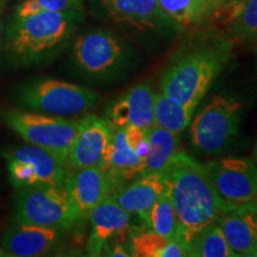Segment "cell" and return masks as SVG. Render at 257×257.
<instances>
[{"label":"cell","mask_w":257,"mask_h":257,"mask_svg":"<svg viewBox=\"0 0 257 257\" xmlns=\"http://www.w3.org/2000/svg\"><path fill=\"white\" fill-rule=\"evenodd\" d=\"M3 29H4V23H3V19H2V17H0V40H2Z\"/></svg>","instance_id":"obj_29"},{"label":"cell","mask_w":257,"mask_h":257,"mask_svg":"<svg viewBox=\"0 0 257 257\" xmlns=\"http://www.w3.org/2000/svg\"><path fill=\"white\" fill-rule=\"evenodd\" d=\"M157 4L173 22L188 27L204 21L211 3L208 0H157Z\"/></svg>","instance_id":"obj_24"},{"label":"cell","mask_w":257,"mask_h":257,"mask_svg":"<svg viewBox=\"0 0 257 257\" xmlns=\"http://www.w3.org/2000/svg\"><path fill=\"white\" fill-rule=\"evenodd\" d=\"M78 21V11L38 12L11 19L6 48L12 62L24 67L50 60L64 46Z\"/></svg>","instance_id":"obj_2"},{"label":"cell","mask_w":257,"mask_h":257,"mask_svg":"<svg viewBox=\"0 0 257 257\" xmlns=\"http://www.w3.org/2000/svg\"><path fill=\"white\" fill-rule=\"evenodd\" d=\"M63 187L83 218L113 193V185L100 167L67 168Z\"/></svg>","instance_id":"obj_16"},{"label":"cell","mask_w":257,"mask_h":257,"mask_svg":"<svg viewBox=\"0 0 257 257\" xmlns=\"http://www.w3.org/2000/svg\"><path fill=\"white\" fill-rule=\"evenodd\" d=\"M226 61L223 51L197 50L186 54L163 73L161 92L182 104L197 106Z\"/></svg>","instance_id":"obj_3"},{"label":"cell","mask_w":257,"mask_h":257,"mask_svg":"<svg viewBox=\"0 0 257 257\" xmlns=\"http://www.w3.org/2000/svg\"><path fill=\"white\" fill-rule=\"evenodd\" d=\"M225 2L229 3V8H230V10H231V9L236 8L237 5H239L240 3H243L244 0H225Z\"/></svg>","instance_id":"obj_28"},{"label":"cell","mask_w":257,"mask_h":257,"mask_svg":"<svg viewBox=\"0 0 257 257\" xmlns=\"http://www.w3.org/2000/svg\"><path fill=\"white\" fill-rule=\"evenodd\" d=\"M131 256L137 257H182L189 256L187 243L180 237H168L150 230L149 227L135 229L128 244Z\"/></svg>","instance_id":"obj_20"},{"label":"cell","mask_w":257,"mask_h":257,"mask_svg":"<svg viewBox=\"0 0 257 257\" xmlns=\"http://www.w3.org/2000/svg\"><path fill=\"white\" fill-rule=\"evenodd\" d=\"M160 173L175 207L176 236L187 243L193 233L217 219L223 201L205 166L186 152H176Z\"/></svg>","instance_id":"obj_1"},{"label":"cell","mask_w":257,"mask_h":257,"mask_svg":"<svg viewBox=\"0 0 257 257\" xmlns=\"http://www.w3.org/2000/svg\"><path fill=\"white\" fill-rule=\"evenodd\" d=\"M166 188V182L161 173L140 175L118 187L112 193L114 199L130 214H137L144 224L148 214L160 195Z\"/></svg>","instance_id":"obj_19"},{"label":"cell","mask_w":257,"mask_h":257,"mask_svg":"<svg viewBox=\"0 0 257 257\" xmlns=\"http://www.w3.org/2000/svg\"><path fill=\"white\" fill-rule=\"evenodd\" d=\"M73 61L88 78L105 79L121 69L126 62V51L121 42L110 32L94 30L75 41Z\"/></svg>","instance_id":"obj_10"},{"label":"cell","mask_w":257,"mask_h":257,"mask_svg":"<svg viewBox=\"0 0 257 257\" xmlns=\"http://www.w3.org/2000/svg\"><path fill=\"white\" fill-rule=\"evenodd\" d=\"M113 126L106 118L88 114L78 120V128L67 156V168H102Z\"/></svg>","instance_id":"obj_13"},{"label":"cell","mask_w":257,"mask_h":257,"mask_svg":"<svg viewBox=\"0 0 257 257\" xmlns=\"http://www.w3.org/2000/svg\"><path fill=\"white\" fill-rule=\"evenodd\" d=\"M148 130L136 125L113 127L102 166L113 185V192L142 173L148 154Z\"/></svg>","instance_id":"obj_9"},{"label":"cell","mask_w":257,"mask_h":257,"mask_svg":"<svg viewBox=\"0 0 257 257\" xmlns=\"http://www.w3.org/2000/svg\"><path fill=\"white\" fill-rule=\"evenodd\" d=\"M9 180L15 188L36 185L63 186L67 166L43 148L25 143L4 153Z\"/></svg>","instance_id":"obj_8"},{"label":"cell","mask_w":257,"mask_h":257,"mask_svg":"<svg viewBox=\"0 0 257 257\" xmlns=\"http://www.w3.org/2000/svg\"><path fill=\"white\" fill-rule=\"evenodd\" d=\"M210 3H221V2H225V0H208Z\"/></svg>","instance_id":"obj_31"},{"label":"cell","mask_w":257,"mask_h":257,"mask_svg":"<svg viewBox=\"0 0 257 257\" xmlns=\"http://www.w3.org/2000/svg\"><path fill=\"white\" fill-rule=\"evenodd\" d=\"M256 162H257V161H256Z\"/></svg>","instance_id":"obj_33"},{"label":"cell","mask_w":257,"mask_h":257,"mask_svg":"<svg viewBox=\"0 0 257 257\" xmlns=\"http://www.w3.org/2000/svg\"><path fill=\"white\" fill-rule=\"evenodd\" d=\"M189 256L194 257H237L227 244L216 220L192 234L187 242Z\"/></svg>","instance_id":"obj_23"},{"label":"cell","mask_w":257,"mask_h":257,"mask_svg":"<svg viewBox=\"0 0 257 257\" xmlns=\"http://www.w3.org/2000/svg\"><path fill=\"white\" fill-rule=\"evenodd\" d=\"M80 6L81 0H24L17 6L14 16L24 17L38 12L78 11Z\"/></svg>","instance_id":"obj_27"},{"label":"cell","mask_w":257,"mask_h":257,"mask_svg":"<svg viewBox=\"0 0 257 257\" xmlns=\"http://www.w3.org/2000/svg\"><path fill=\"white\" fill-rule=\"evenodd\" d=\"M91 232L87 240L88 256H101L111 242H124L131 227V214L112 197L99 202L88 213Z\"/></svg>","instance_id":"obj_14"},{"label":"cell","mask_w":257,"mask_h":257,"mask_svg":"<svg viewBox=\"0 0 257 257\" xmlns=\"http://www.w3.org/2000/svg\"><path fill=\"white\" fill-rule=\"evenodd\" d=\"M60 229L15 221L0 238V256L37 257L49 253L60 238Z\"/></svg>","instance_id":"obj_15"},{"label":"cell","mask_w":257,"mask_h":257,"mask_svg":"<svg viewBox=\"0 0 257 257\" xmlns=\"http://www.w3.org/2000/svg\"><path fill=\"white\" fill-rule=\"evenodd\" d=\"M85 219L63 186L36 185L16 188L14 220L66 230Z\"/></svg>","instance_id":"obj_4"},{"label":"cell","mask_w":257,"mask_h":257,"mask_svg":"<svg viewBox=\"0 0 257 257\" xmlns=\"http://www.w3.org/2000/svg\"><path fill=\"white\" fill-rule=\"evenodd\" d=\"M243 105L232 95L218 94L191 124V142L202 154H217L230 146L239 131Z\"/></svg>","instance_id":"obj_7"},{"label":"cell","mask_w":257,"mask_h":257,"mask_svg":"<svg viewBox=\"0 0 257 257\" xmlns=\"http://www.w3.org/2000/svg\"><path fill=\"white\" fill-rule=\"evenodd\" d=\"M195 108L161 93L154 96V125L180 135L191 124Z\"/></svg>","instance_id":"obj_22"},{"label":"cell","mask_w":257,"mask_h":257,"mask_svg":"<svg viewBox=\"0 0 257 257\" xmlns=\"http://www.w3.org/2000/svg\"><path fill=\"white\" fill-rule=\"evenodd\" d=\"M4 2H5V0H0V5H2Z\"/></svg>","instance_id":"obj_32"},{"label":"cell","mask_w":257,"mask_h":257,"mask_svg":"<svg viewBox=\"0 0 257 257\" xmlns=\"http://www.w3.org/2000/svg\"><path fill=\"white\" fill-rule=\"evenodd\" d=\"M216 221L236 256H257V198L223 201Z\"/></svg>","instance_id":"obj_12"},{"label":"cell","mask_w":257,"mask_h":257,"mask_svg":"<svg viewBox=\"0 0 257 257\" xmlns=\"http://www.w3.org/2000/svg\"><path fill=\"white\" fill-rule=\"evenodd\" d=\"M231 34L246 40H257V0H244L231 9Z\"/></svg>","instance_id":"obj_26"},{"label":"cell","mask_w":257,"mask_h":257,"mask_svg":"<svg viewBox=\"0 0 257 257\" xmlns=\"http://www.w3.org/2000/svg\"><path fill=\"white\" fill-rule=\"evenodd\" d=\"M98 3L114 22L140 31L178 27L161 10L157 0H98Z\"/></svg>","instance_id":"obj_17"},{"label":"cell","mask_w":257,"mask_h":257,"mask_svg":"<svg viewBox=\"0 0 257 257\" xmlns=\"http://www.w3.org/2000/svg\"><path fill=\"white\" fill-rule=\"evenodd\" d=\"M99 95L85 86L53 78H35L19 85L15 93L16 104L42 113L75 115L89 110Z\"/></svg>","instance_id":"obj_5"},{"label":"cell","mask_w":257,"mask_h":257,"mask_svg":"<svg viewBox=\"0 0 257 257\" xmlns=\"http://www.w3.org/2000/svg\"><path fill=\"white\" fill-rule=\"evenodd\" d=\"M253 157H255V160L257 161V141H256V143H255V147H253Z\"/></svg>","instance_id":"obj_30"},{"label":"cell","mask_w":257,"mask_h":257,"mask_svg":"<svg viewBox=\"0 0 257 257\" xmlns=\"http://www.w3.org/2000/svg\"><path fill=\"white\" fill-rule=\"evenodd\" d=\"M154 96L149 83H137L112 102L106 119L113 127L136 125L148 130L154 126Z\"/></svg>","instance_id":"obj_18"},{"label":"cell","mask_w":257,"mask_h":257,"mask_svg":"<svg viewBox=\"0 0 257 257\" xmlns=\"http://www.w3.org/2000/svg\"><path fill=\"white\" fill-rule=\"evenodd\" d=\"M0 115L25 143L49 150L67 166V156L76 134L78 120L23 110H3Z\"/></svg>","instance_id":"obj_6"},{"label":"cell","mask_w":257,"mask_h":257,"mask_svg":"<svg viewBox=\"0 0 257 257\" xmlns=\"http://www.w3.org/2000/svg\"><path fill=\"white\" fill-rule=\"evenodd\" d=\"M146 225L150 230L155 231V232L162 234V236L168 237V238L178 237L176 236L178 218H176L174 204H173L167 185L165 191L160 195L155 204L153 205L152 210L148 214Z\"/></svg>","instance_id":"obj_25"},{"label":"cell","mask_w":257,"mask_h":257,"mask_svg":"<svg viewBox=\"0 0 257 257\" xmlns=\"http://www.w3.org/2000/svg\"><path fill=\"white\" fill-rule=\"evenodd\" d=\"M214 191L224 202L257 198V166L246 157H224L204 163Z\"/></svg>","instance_id":"obj_11"},{"label":"cell","mask_w":257,"mask_h":257,"mask_svg":"<svg viewBox=\"0 0 257 257\" xmlns=\"http://www.w3.org/2000/svg\"><path fill=\"white\" fill-rule=\"evenodd\" d=\"M179 135L154 125L148 130V154L141 175L160 173L167 162L179 152Z\"/></svg>","instance_id":"obj_21"}]
</instances>
